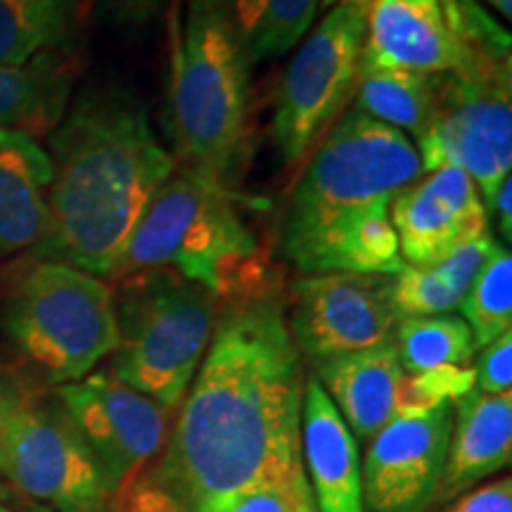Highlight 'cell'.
<instances>
[{"instance_id":"cell-29","label":"cell","mask_w":512,"mask_h":512,"mask_svg":"<svg viewBox=\"0 0 512 512\" xmlns=\"http://www.w3.org/2000/svg\"><path fill=\"white\" fill-rule=\"evenodd\" d=\"M475 387L484 394H508L512 387V332L479 349Z\"/></svg>"},{"instance_id":"cell-22","label":"cell","mask_w":512,"mask_h":512,"mask_svg":"<svg viewBox=\"0 0 512 512\" xmlns=\"http://www.w3.org/2000/svg\"><path fill=\"white\" fill-rule=\"evenodd\" d=\"M72 72L64 57H41L24 67L0 62V131L29 136L60 124L72 91Z\"/></svg>"},{"instance_id":"cell-35","label":"cell","mask_w":512,"mask_h":512,"mask_svg":"<svg viewBox=\"0 0 512 512\" xmlns=\"http://www.w3.org/2000/svg\"><path fill=\"white\" fill-rule=\"evenodd\" d=\"M486 3L494 8L498 15H503L505 19L512 17V0H486Z\"/></svg>"},{"instance_id":"cell-32","label":"cell","mask_w":512,"mask_h":512,"mask_svg":"<svg viewBox=\"0 0 512 512\" xmlns=\"http://www.w3.org/2000/svg\"><path fill=\"white\" fill-rule=\"evenodd\" d=\"M27 394V387L12 380V377L0 373V475L5 467V444H8L10 420L15 415L19 401Z\"/></svg>"},{"instance_id":"cell-25","label":"cell","mask_w":512,"mask_h":512,"mask_svg":"<svg viewBox=\"0 0 512 512\" xmlns=\"http://www.w3.org/2000/svg\"><path fill=\"white\" fill-rule=\"evenodd\" d=\"M396 354L403 373L418 375L439 366H467L477 354L475 337L460 316H413L396 323Z\"/></svg>"},{"instance_id":"cell-5","label":"cell","mask_w":512,"mask_h":512,"mask_svg":"<svg viewBox=\"0 0 512 512\" xmlns=\"http://www.w3.org/2000/svg\"><path fill=\"white\" fill-rule=\"evenodd\" d=\"M252 62L221 0H190L171 72L181 169L238 192L249 147Z\"/></svg>"},{"instance_id":"cell-11","label":"cell","mask_w":512,"mask_h":512,"mask_svg":"<svg viewBox=\"0 0 512 512\" xmlns=\"http://www.w3.org/2000/svg\"><path fill=\"white\" fill-rule=\"evenodd\" d=\"M55 396L105 470L112 498L155 463L171 432L174 411L117 380L110 370L60 384Z\"/></svg>"},{"instance_id":"cell-13","label":"cell","mask_w":512,"mask_h":512,"mask_svg":"<svg viewBox=\"0 0 512 512\" xmlns=\"http://www.w3.org/2000/svg\"><path fill=\"white\" fill-rule=\"evenodd\" d=\"M453 427V403L422 418H392L361 460L366 512H427L437 498Z\"/></svg>"},{"instance_id":"cell-6","label":"cell","mask_w":512,"mask_h":512,"mask_svg":"<svg viewBox=\"0 0 512 512\" xmlns=\"http://www.w3.org/2000/svg\"><path fill=\"white\" fill-rule=\"evenodd\" d=\"M117 283L119 342L110 373L176 413L207 354L221 302L171 268L131 273Z\"/></svg>"},{"instance_id":"cell-12","label":"cell","mask_w":512,"mask_h":512,"mask_svg":"<svg viewBox=\"0 0 512 512\" xmlns=\"http://www.w3.org/2000/svg\"><path fill=\"white\" fill-rule=\"evenodd\" d=\"M394 275H299L287 304V328L311 363L361 351L392 337L399 323L392 302Z\"/></svg>"},{"instance_id":"cell-31","label":"cell","mask_w":512,"mask_h":512,"mask_svg":"<svg viewBox=\"0 0 512 512\" xmlns=\"http://www.w3.org/2000/svg\"><path fill=\"white\" fill-rule=\"evenodd\" d=\"M166 0H102L105 10L117 19L119 24H140L152 22L162 12Z\"/></svg>"},{"instance_id":"cell-16","label":"cell","mask_w":512,"mask_h":512,"mask_svg":"<svg viewBox=\"0 0 512 512\" xmlns=\"http://www.w3.org/2000/svg\"><path fill=\"white\" fill-rule=\"evenodd\" d=\"M302 456L316 512H366L358 441L316 377L304 382Z\"/></svg>"},{"instance_id":"cell-10","label":"cell","mask_w":512,"mask_h":512,"mask_svg":"<svg viewBox=\"0 0 512 512\" xmlns=\"http://www.w3.org/2000/svg\"><path fill=\"white\" fill-rule=\"evenodd\" d=\"M3 475L53 512H110L112 489L79 427L53 394L29 392L10 420Z\"/></svg>"},{"instance_id":"cell-37","label":"cell","mask_w":512,"mask_h":512,"mask_svg":"<svg viewBox=\"0 0 512 512\" xmlns=\"http://www.w3.org/2000/svg\"><path fill=\"white\" fill-rule=\"evenodd\" d=\"M0 512H12V510H8V508H3V505H0Z\"/></svg>"},{"instance_id":"cell-20","label":"cell","mask_w":512,"mask_h":512,"mask_svg":"<svg viewBox=\"0 0 512 512\" xmlns=\"http://www.w3.org/2000/svg\"><path fill=\"white\" fill-rule=\"evenodd\" d=\"M83 27V0H0V62L24 67L72 53Z\"/></svg>"},{"instance_id":"cell-17","label":"cell","mask_w":512,"mask_h":512,"mask_svg":"<svg viewBox=\"0 0 512 512\" xmlns=\"http://www.w3.org/2000/svg\"><path fill=\"white\" fill-rule=\"evenodd\" d=\"M512 394L472 392L453 401V427L434 503L441 505L510 465Z\"/></svg>"},{"instance_id":"cell-2","label":"cell","mask_w":512,"mask_h":512,"mask_svg":"<svg viewBox=\"0 0 512 512\" xmlns=\"http://www.w3.org/2000/svg\"><path fill=\"white\" fill-rule=\"evenodd\" d=\"M48 155L50 219L34 256L110 278L176 159L147 107L121 88L83 93L57 124Z\"/></svg>"},{"instance_id":"cell-7","label":"cell","mask_w":512,"mask_h":512,"mask_svg":"<svg viewBox=\"0 0 512 512\" xmlns=\"http://www.w3.org/2000/svg\"><path fill=\"white\" fill-rule=\"evenodd\" d=\"M0 328L15 354L57 387L91 375L119 342L112 287L60 261H38L19 275Z\"/></svg>"},{"instance_id":"cell-24","label":"cell","mask_w":512,"mask_h":512,"mask_svg":"<svg viewBox=\"0 0 512 512\" xmlns=\"http://www.w3.org/2000/svg\"><path fill=\"white\" fill-rule=\"evenodd\" d=\"M252 62L285 55L309 34L320 0H221Z\"/></svg>"},{"instance_id":"cell-21","label":"cell","mask_w":512,"mask_h":512,"mask_svg":"<svg viewBox=\"0 0 512 512\" xmlns=\"http://www.w3.org/2000/svg\"><path fill=\"white\" fill-rule=\"evenodd\" d=\"M494 245L496 240L484 233L439 264L403 266L392 278V302L399 320L456 311Z\"/></svg>"},{"instance_id":"cell-34","label":"cell","mask_w":512,"mask_h":512,"mask_svg":"<svg viewBox=\"0 0 512 512\" xmlns=\"http://www.w3.org/2000/svg\"><path fill=\"white\" fill-rule=\"evenodd\" d=\"M337 5H358V8H368L370 0H320V8L325 12L330 8H337Z\"/></svg>"},{"instance_id":"cell-26","label":"cell","mask_w":512,"mask_h":512,"mask_svg":"<svg viewBox=\"0 0 512 512\" xmlns=\"http://www.w3.org/2000/svg\"><path fill=\"white\" fill-rule=\"evenodd\" d=\"M458 309L475 337L477 351L512 330V256L508 249L496 242Z\"/></svg>"},{"instance_id":"cell-30","label":"cell","mask_w":512,"mask_h":512,"mask_svg":"<svg viewBox=\"0 0 512 512\" xmlns=\"http://www.w3.org/2000/svg\"><path fill=\"white\" fill-rule=\"evenodd\" d=\"M444 512H512V479L501 477L467 491Z\"/></svg>"},{"instance_id":"cell-14","label":"cell","mask_w":512,"mask_h":512,"mask_svg":"<svg viewBox=\"0 0 512 512\" xmlns=\"http://www.w3.org/2000/svg\"><path fill=\"white\" fill-rule=\"evenodd\" d=\"M392 226L406 266H432L489 233L477 185L456 166H441L408 183L392 200Z\"/></svg>"},{"instance_id":"cell-3","label":"cell","mask_w":512,"mask_h":512,"mask_svg":"<svg viewBox=\"0 0 512 512\" xmlns=\"http://www.w3.org/2000/svg\"><path fill=\"white\" fill-rule=\"evenodd\" d=\"M422 176L406 133L349 110L325 133L294 188L283 221V254L299 275H396L403 259L392 200Z\"/></svg>"},{"instance_id":"cell-23","label":"cell","mask_w":512,"mask_h":512,"mask_svg":"<svg viewBox=\"0 0 512 512\" xmlns=\"http://www.w3.org/2000/svg\"><path fill=\"white\" fill-rule=\"evenodd\" d=\"M441 76L358 67L356 110L418 140L437 117Z\"/></svg>"},{"instance_id":"cell-15","label":"cell","mask_w":512,"mask_h":512,"mask_svg":"<svg viewBox=\"0 0 512 512\" xmlns=\"http://www.w3.org/2000/svg\"><path fill=\"white\" fill-rule=\"evenodd\" d=\"M358 67L451 74L463 69V53L439 0H370Z\"/></svg>"},{"instance_id":"cell-8","label":"cell","mask_w":512,"mask_h":512,"mask_svg":"<svg viewBox=\"0 0 512 512\" xmlns=\"http://www.w3.org/2000/svg\"><path fill=\"white\" fill-rule=\"evenodd\" d=\"M413 145L422 174L456 166L489 211L512 171V62H477L441 76L437 117Z\"/></svg>"},{"instance_id":"cell-36","label":"cell","mask_w":512,"mask_h":512,"mask_svg":"<svg viewBox=\"0 0 512 512\" xmlns=\"http://www.w3.org/2000/svg\"><path fill=\"white\" fill-rule=\"evenodd\" d=\"M10 496V491H8V486H3L0 484V501H5V498Z\"/></svg>"},{"instance_id":"cell-4","label":"cell","mask_w":512,"mask_h":512,"mask_svg":"<svg viewBox=\"0 0 512 512\" xmlns=\"http://www.w3.org/2000/svg\"><path fill=\"white\" fill-rule=\"evenodd\" d=\"M171 268L219 302L264 287L275 273L240 214V192L223 190L185 169L159 185L110 278Z\"/></svg>"},{"instance_id":"cell-9","label":"cell","mask_w":512,"mask_h":512,"mask_svg":"<svg viewBox=\"0 0 512 512\" xmlns=\"http://www.w3.org/2000/svg\"><path fill=\"white\" fill-rule=\"evenodd\" d=\"M366 10L330 8L287 64L271 126L287 164L304 162L316 150L356 91Z\"/></svg>"},{"instance_id":"cell-18","label":"cell","mask_w":512,"mask_h":512,"mask_svg":"<svg viewBox=\"0 0 512 512\" xmlns=\"http://www.w3.org/2000/svg\"><path fill=\"white\" fill-rule=\"evenodd\" d=\"M316 380L347 422L356 441H368L394 418V396L403 373L394 337L375 347L313 363Z\"/></svg>"},{"instance_id":"cell-28","label":"cell","mask_w":512,"mask_h":512,"mask_svg":"<svg viewBox=\"0 0 512 512\" xmlns=\"http://www.w3.org/2000/svg\"><path fill=\"white\" fill-rule=\"evenodd\" d=\"M228 512H316L311 486L261 484L249 489Z\"/></svg>"},{"instance_id":"cell-27","label":"cell","mask_w":512,"mask_h":512,"mask_svg":"<svg viewBox=\"0 0 512 512\" xmlns=\"http://www.w3.org/2000/svg\"><path fill=\"white\" fill-rule=\"evenodd\" d=\"M472 389L475 368L470 366H439L418 375H403L394 396V418H422Z\"/></svg>"},{"instance_id":"cell-19","label":"cell","mask_w":512,"mask_h":512,"mask_svg":"<svg viewBox=\"0 0 512 512\" xmlns=\"http://www.w3.org/2000/svg\"><path fill=\"white\" fill-rule=\"evenodd\" d=\"M53 164L38 138L0 131V259L36 247L48 230Z\"/></svg>"},{"instance_id":"cell-33","label":"cell","mask_w":512,"mask_h":512,"mask_svg":"<svg viewBox=\"0 0 512 512\" xmlns=\"http://www.w3.org/2000/svg\"><path fill=\"white\" fill-rule=\"evenodd\" d=\"M491 214H496L498 230H501L503 240H512V178L508 176L498 188L494 202H491Z\"/></svg>"},{"instance_id":"cell-1","label":"cell","mask_w":512,"mask_h":512,"mask_svg":"<svg viewBox=\"0 0 512 512\" xmlns=\"http://www.w3.org/2000/svg\"><path fill=\"white\" fill-rule=\"evenodd\" d=\"M304 382L278 275L221 302L162 453L114 494L110 512H228L254 486L309 484Z\"/></svg>"}]
</instances>
